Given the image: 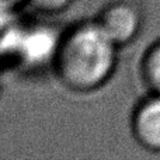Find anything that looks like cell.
I'll return each mask as SVG.
<instances>
[{"instance_id":"1","label":"cell","mask_w":160,"mask_h":160,"mask_svg":"<svg viewBox=\"0 0 160 160\" xmlns=\"http://www.w3.org/2000/svg\"><path fill=\"white\" fill-rule=\"evenodd\" d=\"M118 48L97 20L80 21L62 32L52 66L65 87L90 93L114 75Z\"/></svg>"},{"instance_id":"2","label":"cell","mask_w":160,"mask_h":160,"mask_svg":"<svg viewBox=\"0 0 160 160\" xmlns=\"http://www.w3.org/2000/svg\"><path fill=\"white\" fill-rule=\"evenodd\" d=\"M16 10L2 8V53L6 62L22 70H38L53 65L62 32L47 24H25L16 16Z\"/></svg>"},{"instance_id":"3","label":"cell","mask_w":160,"mask_h":160,"mask_svg":"<svg viewBox=\"0 0 160 160\" xmlns=\"http://www.w3.org/2000/svg\"><path fill=\"white\" fill-rule=\"evenodd\" d=\"M96 20L118 47L132 42L139 35L143 22L139 6L128 0H117L107 4Z\"/></svg>"},{"instance_id":"4","label":"cell","mask_w":160,"mask_h":160,"mask_svg":"<svg viewBox=\"0 0 160 160\" xmlns=\"http://www.w3.org/2000/svg\"><path fill=\"white\" fill-rule=\"evenodd\" d=\"M131 127L133 138L141 146L160 153V94L150 93L136 105Z\"/></svg>"},{"instance_id":"5","label":"cell","mask_w":160,"mask_h":160,"mask_svg":"<svg viewBox=\"0 0 160 160\" xmlns=\"http://www.w3.org/2000/svg\"><path fill=\"white\" fill-rule=\"evenodd\" d=\"M141 75L149 93L160 94V39L145 53L141 63Z\"/></svg>"},{"instance_id":"6","label":"cell","mask_w":160,"mask_h":160,"mask_svg":"<svg viewBox=\"0 0 160 160\" xmlns=\"http://www.w3.org/2000/svg\"><path fill=\"white\" fill-rule=\"evenodd\" d=\"M75 0H28L37 11L44 14H56L66 10Z\"/></svg>"},{"instance_id":"7","label":"cell","mask_w":160,"mask_h":160,"mask_svg":"<svg viewBox=\"0 0 160 160\" xmlns=\"http://www.w3.org/2000/svg\"><path fill=\"white\" fill-rule=\"evenodd\" d=\"M21 3H28V0H2V8H13V10H16Z\"/></svg>"}]
</instances>
